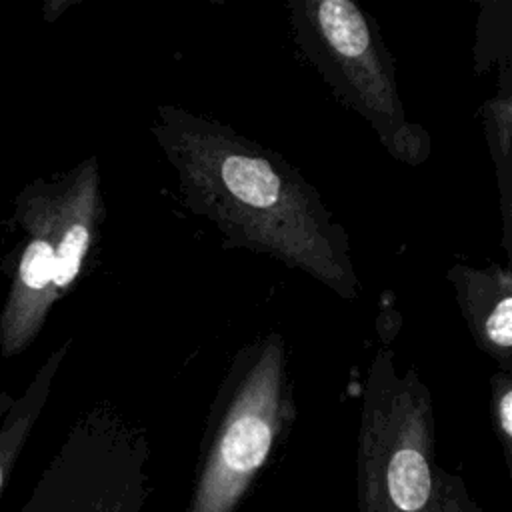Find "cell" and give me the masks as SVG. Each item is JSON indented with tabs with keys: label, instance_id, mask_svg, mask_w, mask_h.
I'll return each mask as SVG.
<instances>
[{
	"label": "cell",
	"instance_id": "1",
	"mask_svg": "<svg viewBox=\"0 0 512 512\" xmlns=\"http://www.w3.org/2000/svg\"><path fill=\"white\" fill-rule=\"evenodd\" d=\"M158 112L154 130L196 212L230 240L356 296L348 236L300 174L226 126L178 108Z\"/></svg>",
	"mask_w": 512,
	"mask_h": 512
},
{
	"label": "cell",
	"instance_id": "2",
	"mask_svg": "<svg viewBox=\"0 0 512 512\" xmlns=\"http://www.w3.org/2000/svg\"><path fill=\"white\" fill-rule=\"evenodd\" d=\"M12 224L22 244L0 312V354L28 350L84 270L104 214L100 170L86 158L56 178H34L14 198Z\"/></svg>",
	"mask_w": 512,
	"mask_h": 512
},
{
	"label": "cell",
	"instance_id": "3",
	"mask_svg": "<svg viewBox=\"0 0 512 512\" xmlns=\"http://www.w3.org/2000/svg\"><path fill=\"white\" fill-rule=\"evenodd\" d=\"M358 512H478L464 484L436 464L434 412L424 384L398 376L386 350L366 382L358 458Z\"/></svg>",
	"mask_w": 512,
	"mask_h": 512
},
{
	"label": "cell",
	"instance_id": "4",
	"mask_svg": "<svg viewBox=\"0 0 512 512\" xmlns=\"http://www.w3.org/2000/svg\"><path fill=\"white\" fill-rule=\"evenodd\" d=\"M292 414L284 342L272 334L244 350L222 382L186 512H236Z\"/></svg>",
	"mask_w": 512,
	"mask_h": 512
},
{
	"label": "cell",
	"instance_id": "5",
	"mask_svg": "<svg viewBox=\"0 0 512 512\" xmlns=\"http://www.w3.org/2000/svg\"><path fill=\"white\" fill-rule=\"evenodd\" d=\"M142 430L110 410L74 424L18 512H142L150 494Z\"/></svg>",
	"mask_w": 512,
	"mask_h": 512
},
{
	"label": "cell",
	"instance_id": "6",
	"mask_svg": "<svg viewBox=\"0 0 512 512\" xmlns=\"http://www.w3.org/2000/svg\"><path fill=\"white\" fill-rule=\"evenodd\" d=\"M306 22L338 92L370 120L396 158L420 162L428 152L426 138L406 122L384 48L360 8L350 0L310 2Z\"/></svg>",
	"mask_w": 512,
	"mask_h": 512
},
{
	"label": "cell",
	"instance_id": "7",
	"mask_svg": "<svg viewBox=\"0 0 512 512\" xmlns=\"http://www.w3.org/2000/svg\"><path fill=\"white\" fill-rule=\"evenodd\" d=\"M458 296L462 312L472 326L478 344L508 368L512 348V282L508 270L458 272Z\"/></svg>",
	"mask_w": 512,
	"mask_h": 512
},
{
	"label": "cell",
	"instance_id": "8",
	"mask_svg": "<svg viewBox=\"0 0 512 512\" xmlns=\"http://www.w3.org/2000/svg\"><path fill=\"white\" fill-rule=\"evenodd\" d=\"M68 346L70 340H66L44 360V364L26 386L24 394L20 398H14L12 406L0 420V496L6 490L14 464L22 454L32 428L46 406L54 376L68 352Z\"/></svg>",
	"mask_w": 512,
	"mask_h": 512
},
{
	"label": "cell",
	"instance_id": "9",
	"mask_svg": "<svg viewBox=\"0 0 512 512\" xmlns=\"http://www.w3.org/2000/svg\"><path fill=\"white\" fill-rule=\"evenodd\" d=\"M492 416L506 466L512 472V388L506 372L492 380Z\"/></svg>",
	"mask_w": 512,
	"mask_h": 512
},
{
	"label": "cell",
	"instance_id": "10",
	"mask_svg": "<svg viewBox=\"0 0 512 512\" xmlns=\"http://www.w3.org/2000/svg\"><path fill=\"white\" fill-rule=\"evenodd\" d=\"M12 402H14V396H12L8 390H2V392H0V420L4 418V414L8 412V408L12 406Z\"/></svg>",
	"mask_w": 512,
	"mask_h": 512
}]
</instances>
